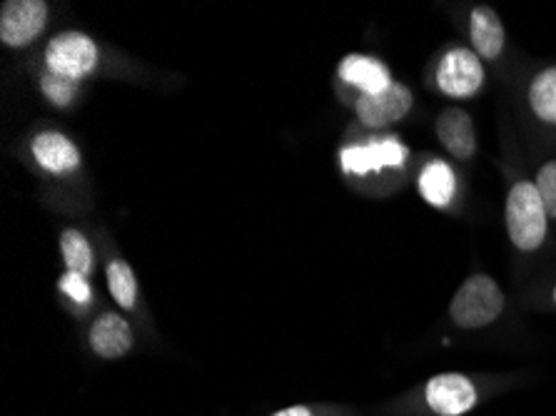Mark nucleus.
Masks as SVG:
<instances>
[{"mask_svg":"<svg viewBox=\"0 0 556 416\" xmlns=\"http://www.w3.org/2000/svg\"><path fill=\"white\" fill-rule=\"evenodd\" d=\"M546 210L534 182H517L507 198V232L514 248L532 252L546 237Z\"/></svg>","mask_w":556,"mask_h":416,"instance_id":"1","label":"nucleus"},{"mask_svg":"<svg viewBox=\"0 0 556 416\" xmlns=\"http://www.w3.org/2000/svg\"><path fill=\"white\" fill-rule=\"evenodd\" d=\"M504 310V294L500 285L486 275L469 277L454 294L450 314L462 329H479L492 325Z\"/></svg>","mask_w":556,"mask_h":416,"instance_id":"2","label":"nucleus"},{"mask_svg":"<svg viewBox=\"0 0 556 416\" xmlns=\"http://www.w3.org/2000/svg\"><path fill=\"white\" fill-rule=\"evenodd\" d=\"M48 67L53 73H61L65 78H86L98 65V48L83 33H61L50 40L46 50Z\"/></svg>","mask_w":556,"mask_h":416,"instance_id":"3","label":"nucleus"},{"mask_svg":"<svg viewBox=\"0 0 556 416\" xmlns=\"http://www.w3.org/2000/svg\"><path fill=\"white\" fill-rule=\"evenodd\" d=\"M484 67L479 55L469 48L446 50L440 67H437V85L450 98H471L482 88Z\"/></svg>","mask_w":556,"mask_h":416,"instance_id":"4","label":"nucleus"},{"mask_svg":"<svg viewBox=\"0 0 556 416\" xmlns=\"http://www.w3.org/2000/svg\"><path fill=\"white\" fill-rule=\"evenodd\" d=\"M48 5L43 0H8L0 11V40L11 48H23L46 28Z\"/></svg>","mask_w":556,"mask_h":416,"instance_id":"5","label":"nucleus"},{"mask_svg":"<svg viewBox=\"0 0 556 416\" xmlns=\"http://www.w3.org/2000/svg\"><path fill=\"white\" fill-rule=\"evenodd\" d=\"M425 402L437 416H462L479 404V389L465 375H437L427 381Z\"/></svg>","mask_w":556,"mask_h":416,"instance_id":"6","label":"nucleus"},{"mask_svg":"<svg viewBox=\"0 0 556 416\" xmlns=\"http://www.w3.org/2000/svg\"><path fill=\"white\" fill-rule=\"evenodd\" d=\"M412 108V92L407 85L392 83L382 92L372 96H359L357 100V117L367 127H384L402 121Z\"/></svg>","mask_w":556,"mask_h":416,"instance_id":"7","label":"nucleus"},{"mask_svg":"<svg viewBox=\"0 0 556 416\" xmlns=\"http://www.w3.org/2000/svg\"><path fill=\"white\" fill-rule=\"evenodd\" d=\"M90 346L103 360H121L132 346V329L121 314H100L90 327Z\"/></svg>","mask_w":556,"mask_h":416,"instance_id":"8","label":"nucleus"},{"mask_svg":"<svg viewBox=\"0 0 556 416\" xmlns=\"http://www.w3.org/2000/svg\"><path fill=\"white\" fill-rule=\"evenodd\" d=\"M437 135L442 146L452 152L454 157L469 160L477 150V135L471 117L459 108H450L437 117Z\"/></svg>","mask_w":556,"mask_h":416,"instance_id":"9","label":"nucleus"},{"mask_svg":"<svg viewBox=\"0 0 556 416\" xmlns=\"http://www.w3.org/2000/svg\"><path fill=\"white\" fill-rule=\"evenodd\" d=\"M33 157L38 160L40 167L55 175L73 173L80 165L78 148L61 133H40L33 140Z\"/></svg>","mask_w":556,"mask_h":416,"instance_id":"10","label":"nucleus"},{"mask_svg":"<svg viewBox=\"0 0 556 416\" xmlns=\"http://www.w3.org/2000/svg\"><path fill=\"white\" fill-rule=\"evenodd\" d=\"M340 78L350 85H357L362 96H372V92H382L394 83L390 78V71L367 55H348L340 63Z\"/></svg>","mask_w":556,"mask_h":416,"instance_id":"11","label":"nucleus"},{"mask_svg":"<svg viewBox=\"0 0 556 416\" xmlns=\"http://www.w3.org/2000/svg\"><path fill=\"white\" fill-rule=\"evenodd\" d=\"M471 42H475V53L486 61L502 55L504 48V25L492 8L477 5L471 11Z\"/></svg>","mask_w":556,"mask_h":416,"instance_id":"12","label":"nucleus"},{"mask_svg":"<svg viewBox=\"0 0 556 416\" xmlns=\"http://www.w3.org/2000/svg\"><path fill=\"white\" fill-rule=\"evenodd\" d=\"M454 190H457V177H454L452 167L442 163V160L429 163L422 169V175H419V192H422L429 205L446 207L454 198Z\"/></svg>","mask_w":556,"mask_h":416,"instance_id":"13","label":"nucleus"},{"mask_svg":"<svg viewBox=\"0 0 556 416\" xmlns=\"http://www.w3.org/2000/svg\"><path fill=\"white\" fill-rule=\"evenodd\" d=\"M529 105L539 121L556 125V67H546L529 85Z\"/></svg>","mask_w":556,"mask_h":416,"instance_id":"14","label":"nucleus"},{"mask_svg":"<svg viewBox=\"0 0 556 416\" xmlns=\"http://www.w3.org/2000/svg\"><path fill=\"white\" fill-rule=\"evenodd\" d=\"M108 287H111L113 300L121 304L123 310H132L135 300H138V282L128 262L113 260L108 265Z\"/></svg>","mask_w":556,"mask_h":416,"instance_id":"15","label":"nucleus"},{"mask_svg":"<svg viewBox=\"0 0 556 416\" xmlns=\"http://www.w3.org/2000/svg\"><path fill=\"white\" fill-rule=\"evenodd\" d=\"M61 250L63 260L67 265V272H78V275H88L92 269V250L86 237L78 229H65L61 237Z\"/></svg>","mask_w":556,"mask_h":416,"instance_id":"16","label":"nucleus"},{"mask_svg":"<svg viewBox=\"0 0 556 416\" xmlns=\"http://www.w3.org/2000/svg\"><path fill=\"white\" fill-rule=\"evenodd\" d=\"M342 169H344V173H355V175L379 173V163H377L372 142L344 148L342 150Z\"/></svg>","mask_w":556,"mask_h":416,"instance_id":"17","label":"nucleus"},{"mask_svg":"<svg viewBox=\"0 0 556 416\" xmlns=\"http://www.w3.org/2000/svg\"><path fill=\"white\" fill-rule=\"evenodd\" d=\"M75 88H78V80L65 78V75H61V73L48 71L43 75V92H46V98L50 100V103H55L61 108L71 105V100L75 98Z\"/></svg>","mask_w":556,"mask_h":416,"instance_id":"18","label":"nucleus"},{"mask_svg":"<svg viewBox=\"0 0 556 416\" xmlns=\"http://www.w3.org/2000/svg\"><path fill=\"white\" fill-rule=\"evenodd\" d=\"M536 192L544 202L546 215L556 217V160H554V163H546L542 169H539Z\"/></svg>","mask_w":556,"mask_h":416,"instance_id":"19","label":"nucleus"},{"mask_svg":"<svg viewBox=\"0 0 556 416\" xmlns=\"http://www.w3.org/2000/svg\"><path fill=\"white\" fill-rule=\"evenodd\" d=\"M372 148H375L379 169H382V167H400L404 160H407V148H404L402 142L394 140V138L372 140Z\"/></svg>","mask_w":556,"mask_h":416,"instance_id":"20","label":"nucleus"},{"mask_svg":"<svg viewBox=\"0 0 556 416\" xmlns=\"http://www.w3.org/2000/svg\"><path fill=\"white\" fill-rule=\"evenodd\" d=\"M61 290L71 297V300L80 302V304H88L92 297L86 275H78V272H65V275L61 277Z\"/></svg>","mask_w":556,"mask_h":416,"instance_id":"21","label":"nucleus"},{"mask_svg":"<svg viewBox=\"0 0 556 416\" xmlns=\"http://www.w3.org/2000/svg\"><path fill=\"white\" fill-rule=\"evenodd\" d=\"M273 416H312V412L305 409V406H290V409H282Z\"/></svg>","mask_w":556,"mask_h":416,"instance_id":"22","label":"nucleus"},{"mask_svg":"<svg viewBox=\"0 0 556 416\" xmlns=\"http://www.w3.org/2000/svg\"><path fill=\"white\" fill-rule=\"evenodd\" d=\"M554 304H556V287H554Z\"/></svg>","mask_w":556,"mask_h":416,"instance_id":"23","label":"nucleus"}]
</instances>
